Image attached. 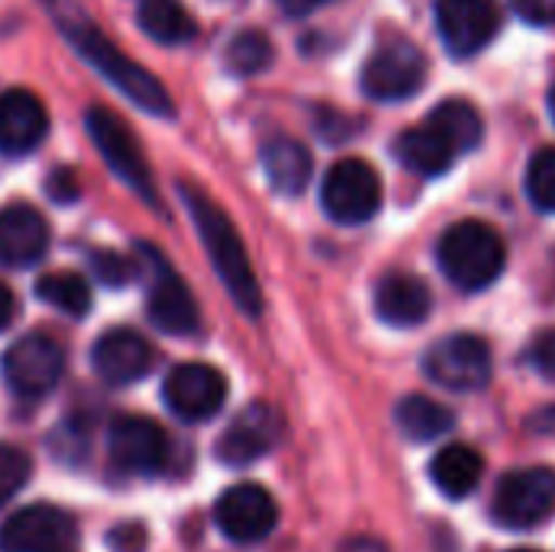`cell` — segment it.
Returning a JSON list of instances; mask_svg holds the SVG:
<instances>
[{"label":"cell","mask_w":555,"mask_h":552,"mask_svg":"<svg viewBox=\"0 0 555 552\" xmlns=\"http://www.w3.org/2000/svg\"><path fill=\"white\" fill-rule=\"evenodd\" d=\"M75 540V521L49 504H29L0 524V552H65Z\"/></svg>","instance_id":"16"},{"label":"cell","mask_w":555,"mask_h":552,"mask_svg":"<svg viewBox=\"0 0 555 552\" xmlns=\"http://www.w3.org/2000/svg\"><path fill=\"white\" fill-rule=\"evenodd\" d=\"M49 224L42 211L26 202H10L0 208V267L23 270L46 257Z\"/></svg>","instance_id":"18"},{"label":"cell","mask_w":555,"mask_h":552,"mask_svg":"<svg viewBox=\"0 0 555 552\" xmlns=\"http://www.w3.org/2000/svg\"><path fill=\"white\" fill-rule=\"evenodd\" d=\"M397 426L413 442H433L455 426V416L439 400L423 397V394H410L397 403Z\"/></svg>","instance_id":"26"},{"label":"cell","mask_w":555,"mask_h":552,"mask_svg":"<svg viewBox=\"0 0 555 552\" xmlns=\"http://www.w3.org/2000/svg\"><path fill=\"white\" fill-rule=\"evenodd\" d=\"M33 475V462L16 446H0V508L23 491V485Z\"/></svg>","instance_id":"31"},{"label":"cell","mask_w":555,"mask_h":552,"mask_svg":"<svg viewBox=\"0 0 555 552\" xmlns=\"http://www.w3.org/2000/svg\"><path fill=\"white\" fill-rule=\"evenodd\" d=\"M527 361H530V368H533L540 377H546L550 384H555V329L540 332V335L530 342Z\"/></svg>","instance_id":"32"},{"label":"cell","mask_w":555,"mask_h":552,"mask_svg":"<svg viewBox=\"0 0 555 552\" xmlns=\"http://www.w3.org/2000/svg\"><path fill=\"white\" fill-rule=\"evenodd\" d=\"M527 198L543 215H555V146L533 153L527 166Z\"/></svg>","instance_id":"29"},{"label":"cell","mask_w":555,"mask_h":552,"mask_svg":"<svg viewBox=\"0 0 555 552\" xmlns=\"http://www.w3.org/2000/svg\"><path fill=\"white\" fill-rule=\"evenodd\" d=\"M13 293H10V286L7 283H0V332L10 325V319H13Z\"/></svg>","instance_id":"38"},{"label":"cell","mask_w":555,"mask_h":552,"mask_svg":"<svg viewBox=\"0 0 555 552\" xmlns=\"http://www.w3.org/2000/svg\"><path fill=\"white\" fill-rule=\"evenodd\" d=\"M114 552H143L146 550V530L140 524H120L107 537Z\"/></svg>","instance_id":"34"},{"label":"cell","mask_w":555,"mask_h":552,"mask_svg":"<svg viewBox=\"0 0 555 552\" xmlns=\"http://www.w3.org/2000/svg\"><path fill=\"white\" fill-rule=\"evenodd\" d=\"M374 309L393 329H416L433 312V290L416 273L393 270V273H387L377 283V290H374Z\"/></svg>","instance_id":"20"},{"label":"cell","mask_w":555,"mask_h":552,"mask_svg":"<svg viewBox=\"0 0 555 552\" xmlns=\"http://www.w3.org/2000/svg\"><path fill=\"white\" fill-rule=\"evenodd\" d=\"M384 205V185L367 159H338L322 179V208L335 224H364Z\"/></svg>","instance_id":"6"},{"label":"cell","mask_w":555,"mask_h":552,"mask_svg":"<svg viewBox=\"0 0 555 552\" xmlns=\"http://www.w3.org/2000/svg\"><path fill=\"white\" fill-rule=\"evenodd\" d=\"M429 475H433V485L446 498L462 501L478 488V482L485 475V459L472 446L455 442V446H446V449L436 452V459L429 465Z\"/></svg>","instance_id":"23"},{"label":"cell","mask_w":555,"mask_h":552,"mask_svg":"<svg viewBox=\"0 0 555 552\" xmlns=\"http://www.w3.org/2000/svg\"><path fill=\"white\" fill-rule=\"evenodd\" d=\"M260 166L273 192L280 195H302L312 179V153L306 143L293 137H273L260 150Z\"/></svg>","instance_id":"21"},{"label":"cell","mask_w":555,"mask_h":552,"mask_svg":"<svg viewBox=\"0 0 555 552\" xmlns=\"http://www.w3.org/2000/svg\"><path fill=\"white\" fill-rule=\"evenodd\" d=\"M393 153L397 159L416 172V176H426V179H436V176H446L455 163V150L446 143L442 133H436L429 124H420V127H410L397 137L393 143Z\"/></svg>","instance_id":"22"},{"label":"cell","mask_w":555,"mask_h":552,"mask_svg":"<svg viewBox=\"0 0 555 552\" xmlns=\"http://www.w3.org/2000/svg\"><path fill=\"white\" fill-rule=\"evenodd\" d=\"M436 29L455 59H472L501 29L498 0H436Z\"/></svg>","instance_id":"13"},{"label":"cell","mask_w":555,"mask_h":552,"mask_svg":"<svg viewBox=\"0 0 555 552\" xmlns=\"http://www.w3.org/2000/svg\"><path fill=\"white\" fill-rule=\"evenodd\" d=\"M107 452L124 475H159L169 462V436L146 416H117L107 429Z\"/></svg>","instance_id":"14"},{"label":"cell","mask_w":555,"mask_h":552,"mask_svg":"<svg viewBox=\"0 0 555 552\" xmlns=\"http://www.w3.org/2000/svg\"><path fill=\"white\" fill-rule=\"evenodd\" d=\"M137 23L143 36L159 46H182L192 42L198 33L195 16L179 0H143L137 7Z\"/></svg>","instance_id":"25"},{"label":"cell","mask_w":555,"mask_h":552,"mask_svg":"<svg viewBox=\"0 0 555 552\" xmlns=\"http://www.w3.org/2000/svg\"><path fill=\"white\" fill-rule=\"evenodd\" d=\"M426 81V55L410 39L380 42L361 68V91L371 101H406Z\"/></svg>","instance_id":"9"},{"label":"cell","mask_w":555,"mask_h":552,"mask_svg":"<svg viewBox=\"0 0 555 552\" xmlns=\"http://www.w3.org/2000/svg\"><path fill=\"white\" fill-rule=\"evenodd\" d=\"M511 7L530 26H555V0H511Z\"/></svg>","instance_id":"33"},{"label":"cell","mask_w":555,"mask_h":552,"mask_svg":"<svg viewBox=\"0 0 555 552\" xmlns=\"http://www.w3.org/2000/svg\"><path fill=\"white\" fill-rule=\"evenodd\" d=\"M228 400V377L202 361L176 364L163 381V403L182 423H205L221 413Z\"/></svg>","instance_id":"11"},{"label":"cell","mask_w":555,"mask_h":552,"mask_svg":"<svg viewBox=\"0 0 555 552\" xmlns=\"http://www.w3.org/2000/svg\"><path fill=\"white\" fill-rule=\"evenodd\" d=\"M426 124L446 137V143L462 156V153H472L481 146L485 140V120L481 114L475 111L472 101L465 98H449V101H439L433 107V114L426 117Z\"/></svg>","instance_id":"24"},{"label":"cell","mask_w":555,"mask_h":552,"mask_svg":"<svg viewBox=\"0 0 555 552\" xmlns=\"http://www.w3.org/2000/svg\"><path fill=\"white\" fill-rule=\"evenodd\" d=\"M550 117H553V124H555V85H553V91H550Z\"/></svg>","instance_id":"40"},{"label":"cell","mask_w":555,"mask_h":552,"mask_svg":"<svg viewBox=\"0 0 555 552\" xmlns=\"http://www.w3.org/2000/svg\"><path fill=\"white\" fill-rule=\"evenodd\" d=\"M36 296L39 303L65 312L68 319H81L91 309V290L88 280L78 277L75 270H49L36 280Z\"/></svg>","instance_id":"27"},{"label":"cell","mask_w":555,"mask_h":552,"mask_svg":"<svg viewBox=\"0 0 555 552\" xmlns=\"http://www.w3.org/2000/svg\"><path fill=\"white\" fill-rule=\"evenodd\" d=\"M273 62V42L267 33L260 29H244L237 33L228 49H224V68L234 72L237 78H250V75H260L267 72Z\"/></svg>","instance_id":"28"},{"label":"cell","mask_w":555,"mask_h":552,"mask_svg":"<svg viewBox=\"0 0 555 552\" xmlns=\"http://www.w3.org/2000/svg\"><path fill=\"white\" fill-rule=\"evenodd\" d=\"M49 133V111L46 104L26 88L0 91V153L3 156H26L33 153Z\"/></svg>","instance_id":"19"},{"label":"cell","mask_w":555,"mask_h":552,"mask_svg":"<svg viewBox=\"0 0 555 552\" xmlns=\"http://www.w3.org/2000/svg\"><path fill=\"white\" fill-rule=\"evenodd\" d=\"M423 371L442 390L475 394V390L488 387L491 371H494V358H491V348L485 338H478L472 332H459V335L439 338L426 351Z\"/></svg>","instance_id":"8"},{"label":"cell","mask_w":555,"mask_h":552,"mask_svg":"<svg viewBox=\"0 0 555 552\" xmlns=\"http://www.w3.org/2000/svg\"><path fill=\"white\" fill-rule=\"evenodd\" d=\"M280 508L263 485L244 482L228 488L215 504V524L231 543H260L276 530Z\"/></svg>","instance_id":"12"},{"label":"cell","mask_w":555,"mask_h":552,"mask_svg":"<svg viewBox=\"0 0 555 552\" xmlns=\"http://www.w3.org/2000/svg\"><path fill=\"white\" fill-rule=\"evenodd\" d=\"M283 439V416L270 403H250L244 407L234 423L218 436L215 455L224 465H254L267 452H273Z\"/></svg>","instance_id":"15"},{"label":"cell","mask_w":555,"mask_h":552,"mask_svg":"<svg viewBox=\"0 0 555 552\" xmlns=\"http://www.w3.org/2000/svg\"><path fill=\"white\" fill-rule=\"evenodd\" d=\"M140 257L150 270V290H146V316L163 335L189 338L202 329V312L185 286V280L169 267V260L153 244H137Z\"/></svg>","instance_id":"5"},{"label":"cell","mask_w":555,"mask_h":552,"mask_svg":"<svg viewBox=\"0 0 555 552\" xmlns=\"http://www.w3.org/2000/svg\"><path fill=\"white\" fill-rule=\"evenodd\" d=\"M514 552H537V550H514Z\"/></svg>","instance_id":"41"},{"label":"cell","mask_w":555,"mask_h":552,"mask_svg":"<svg viewBox=\"0 0 555 552\" xmlns=\"http://www.w3.org/2000/svg\"><path fill=\"white\" fill-rule=\"evenodd\" d=\"M286 16H309V13H315L319 7H325L328 0H273Z\"/></svg>","instance_id":"36"},{"label":"cell","mask_w":555,"mask_h":552,"mask_svg":"<svg viewBox=\"0 0 555 552\" xmlns=\"http://www.w3.org/2000/svg\"><path fill=\"white\" fill-rule=\"evenodd\" d=\"M88 264H91V273L111 290H120L137 277V260H130V257H124V254H117L111 247H94L88 254Z\"/></svg>","instance_id":"30"},{"label":"cell","mask_w":555,"mask_h":552,"mask_svg":"<svg viewBox=\"0 0 555 552\" xmlns=\"http://www.w3.org/2000/svg\"><path fill=\"white\" fill-rule=\"evenodd\" d=\"M530 426H533V429H540L543 436H555V407L543 410V413H537V416L530 420Z\"/></svg>","instance_id":"39"},{"label":"cell","mask_w":555,"mask_h":552,"mask_svg":"<svg viewBox=\"0 0 555 552\" xmlns=\"http://www.w3.org/2000/svg\"><path fill=\"white\" fill-rule=\"evenodd\" d=\"M85 127H88V137L94 143V150L101 153V159L111 166V172L130 185L146 205L159 208V195H156V179H153V169L140 150V140L133 137V130L124 124V117H117L114 111L107 107H88L85 114Z\"/></svg>","instance_id":"4"},{"label":"cell","mask_w":555,"mask_h":552,"mask_svg":"<svg viewBox=\"0 0 555 552\" xmlns=\"http://www.w3.org/2000/svg\"><path fill=\"white\" fill-rule=\"evenodd\" d=\"M3 384L23 400H42L52 394L65 374V351L46 332H29L16 338L0 358Z\"/></svg>","instance_id":"7"},{"label":"cell","mask_w":555,"mask_h":552,"mask_svg":"<svg viewBox=\"0 0 555 552\" xmlns=\"http://www.w3.org/2000/svg\"><path fill=\"white\" fill-rule=\"evenodd\" d=\"M46 192H49L52 202H62V205H65V202H75V198H78V179H75L68 169H55V172L49 176V189H46Z\"/></svg>","instance_id":"35"},{"label":"cell","mask_w":555,"mask_h":552,"mask_svg":"<svg viewBox=\"0 0 555 552\" xmlns=\"http://www.w3.org/2000/svg\"><path fill=\"white\" fill-rule=\"evenodd\" d=\"M338 552H390L387 550V543L384 540H377V537H348Z\"/></svg>","instance_id":"37"},{"label":"cell","mask_w":555,"mask_h":552,"mask_svg":"<svg viewBox=\"0 0 555 552\" xmlns=\"http://www.w3.org/2000/svg\"><path fill=\"white\" fill-rule=\"evenodd\" d=\"M55 23L65 36V42L104 81H111L127 101H133L143 114L172 117V98L163 88V81L153 72H146L140 62H133L111 36H104L94 20H88L81 10H65V13H55Z\"/></svg>","instance_id":"1"},{"label":"cell","mask_w":555,"mask_h":552,"mask_svg":"<svg viewBox=\"0 0 555 552\" xmlns=\"http://www.w3.org/2000/svg\"><path fill=\"white\" fill-rule=\"evenodd\" d=\"M436 260L455 290L478 293V290H488L504 273L507 247H504V238L491 224L465 218L446 228L436 247Z\"/></svg>","instance_id":"3"},{"label":"cell","mask_w":555,"mask_h":552,"mask_svg":"<svg viewBox=\"0 0 555 552\" xmlns=\"http://www.w3.org/2000/svg\"><path fill=\"white\" fill-rule=\"evenodd\" d=\"M179 195L202 234V244H205L211 267H215L218 280L224 283L228 296L247 319H257L263 312V293H260L257 273L250 267V257H247V247H244L237 228L231 224L224 208L208 192H202L195 182H179Z\"/></svg>","instance_id":"2"},{"label":"cell","mask_w":555,"mask_h":552,"mask_svg":"<svg viewBox=\"0 0 555 552\" xmlns=\"http://www.w3.org/2000/svg\"><path fill=\"white\" fill-rule=\"evenodd\" d=\"M494 521L507 530H533L550 521L555 511L553 468H517L498 482L494 491Z\"/></svg>","instance_id":"10"},{"label":"cell","mask_w":555,"mask_h":552,"mask_svg":"<svg viewBox=\"0 0 555 552\" xmlns=\"http://www.w3.org/2000/svg\"><path fill=\"white\" fill-rule=\"evenodd\" d=\"M91 368L94 374L111 384V387H127V384H137L150 374L153 368V348L150 342L133 332V329H107L94 348H91Z\"/></svg>","instance_id":"17"}]
</instances>
